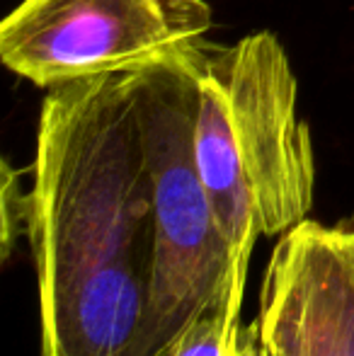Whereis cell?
Segmentation results:
<instances>
[{
  "mask_svg": "<svg viewBox=\"0 0 354 356\" xmlns=\"http://www.w3.org/2000/svg\"><path fill=\"white\" fill-rule=\"evenodd\" d=\"M194 155L218 228L241 264L260 235H282L313 209L316 158L298 114V80L277 34L199 47Z\"/></svg>",
  "mask_w": 354,
  "mask_h": 356,
  "instance_id": "2",
  "label": "cell"
},
{
  "mask_svg": "<svg viewBox=\"0 0 354 356\" xmlns=\"http://www.w3.org/2000/svg\"><path fill=\"white\" fill-rule=\"evenodd\" d=\"M29 172L39 356H156V223L131 73L49 90Z\"/></svg>",
  "mask_w": 354,
  "mask_h": 356,
  "instance_id": "1",
  "label": "cell"
},
{
  "mask_svg": "<svg viewBox=\"0 0 354 356\" xmlns=\"http://www.w3.org/2000/svg\"><path fill=\"white\" fill-rule=\"evenodd\" d=\"M202 42L131 71L156 223L151 286L156 356L170 354L199 315L223 305L233 291H246L250 267L233 257L194 155Z\"/></svg>",
  "mask_w": 354,
  "mask_h": 356,
  "instance_id": "3",
  "label": "cell"
},
{
  "mask_svg": "<svg viewBox=\"0 0 354 356\" xmlns=\"http://www.w3.org/2000/svg\"><path fill=\"white\" fill-rule=\"evenodd\" d=\"M257 332L282 356H354V218H303L279 235L262 274Z\"/></svg>",
  "mask_w": 354,
  "mask_h": 356,
  "instance_id": "5",
  "label": "cell"
},
{
  "mask_svg": "<svg viewBox=\"0 0 354 356\" xmlns=\"http://www.w3.org/2000/svg\"><path fill=\"white\" fill-rule=\"evenodd\" d=\"M19 175L3 160V259L10 257L15 240L24 235L27 225V192L19 189Z\"/></svg>",
  "mask_w": 354,
  "mask_h": 356,
  "instance_id": "7",
  "label": "cell"
},
{
  "mask_svg": "<svg viewBox=\"0 0 354 356\" xmlns=\"http://www.w3.org/2000/svg\"><path fill=\"white\" fill-rule=\"evenodd\" d=\"M250 356H282V354H277V352H272V349H267L265 344H260V347L255 349Z\"/></svg>",
  "mask_w": 354,
  "mask_h": 356,
  "instance_id": "8",
  "label": "cell"
},
{
  "mask_svg": "<svg viewBox=\"0 0 354 356\" xmlns=\"http://www.w3.org/2000/svg\"><path fill=\"white\" fill-rule=\"evenodd\" d=\"M243 293L246 291H233L223 305L199 315L168 356H248L260 332L257 323L252 327L241 325Z\"/></svg>",
  "mask_w": 354,
  "mask_h": 356,
  "instance_id": "6",
  "label": "cell"
},
{
  "mask_svg": "<svg viewBox=\"0 0 354 356\" xmlns=\"http://www.w3.org/2000/svg\"><path fill=\"white\" fill-rule=\"evenodd\" d=\"M207 0H22L0 22V61L32 85L131 73L207 39Z\"/></svg>",
  "mask_w": 354,
  "mask_h": 356,
  "instance_id": "4",
  "label": "cell"
}]
</instances>
